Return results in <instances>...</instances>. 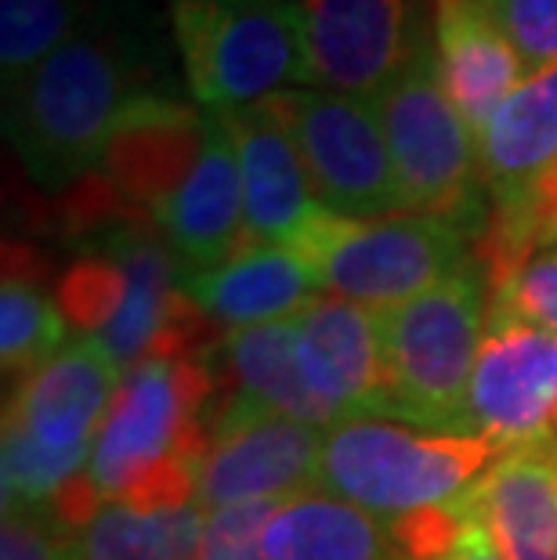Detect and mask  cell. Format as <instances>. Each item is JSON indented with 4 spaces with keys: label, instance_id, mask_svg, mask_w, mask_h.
Masks as SVG:
<instances>
[{
    "label": "cell",
    "instance_id": "cell-2",
    "mask_svg": "<svg viewBox=\"0 0 557 560\" xmlns=\"http://www.w3.org/2000/svg\"><path fill=\"white\" fill-rule=\"evenodd\" d=\"M210 354L130 365L116 390L84 481L102 503H193L210 448L204 405L214 390Z\"/></svg>",
    "mask_w": 557,
    "mask_h": 560
},
{
    "label": "cell",
    "instance_id": "cell-31",
    "mask_svg": "<svg viewBox=\"0 0 557 560\" xmlns=\"http://www.w3.org/2000/svg\"><path fill=\"white\" fill-rule=\"evenodd\" d=\"M438 560H503V553L496 550L492 535L481 528V521L471 514L464 535H460V542L445 557H438Z\"/></svg>",
    "mask_w": 557,
    "mask_h": 560
},
{
    "label": "cell",
    "instance_id": "cell-29",
    "mask_svg": "<svg viewBox=\"0 0 557 560\" xmlns=\"http://www.w3.org/2000/svg\"><path fill=\"white\" fill-rule=\"evenodd\" d=\"M525 69L557 66V0H485Z\"/></svg>",
    "mask_w": 557,
    "mask_h": 560
},
{
    "label": "cell",
    "instance_id": "cell-6",
    "mask_svg": "<svg viewBox=\"0 0 557 560\" xmlns=\"http://www.w3.org/2000/svg\"><path fill=\"white\" fill-rule=\"evenodd\" d=\"M503 452L492 438L434 434L362 416L326 431L318 488L395 521L413 510L456 503Z\"/></svg>",
    "mask_w": 557,
    "mask_h": 560
},
{
    "label": "cell",
    "instance_id": "cell-10",
    "mask_svg": "<svg viewBox=\"0 0 557 560\" xmlns=\"http://www.w3.org/2000/svg\"><path fill=\"white\" fill-rule=\"evenodd\" d=\"M326 431L235 395L210 420V448L199 467L196 503L207 510L235 503H282L318 488Z\"/></svg>",
    "mask_w": 557,
    "mask_h": 560
},
{
    "label": "cell",
    "instance_id": "cell-22",
    "mask_svg": "<svg viewBox=\"0 0 557 560\" xmlns=\"http://www.w3.org/2000/svg\"><path fill=\"white\" fill-rule=\"evenodd\" d=\"M207 506L113 499L80 532V560H196Z\"/></svg>",
    "mask_w": 557,
    "mask_h": 560
},
{
    "label": "cell",
    "instance_id": "cell-16",
    "mask_svg": "<svg viewBox=\"0 0 557 560\" xmlns=\"http://www.w3.org/2000/svg\"><path fill=\"white\" fill-rule=\"evenodd\" d=\"M503 560H557V445L507 448L464 492Z\"/></svg>",
    "mask_w": 557,
    "mask_h": 560
},
{
    "label": "cell",
    "instance_id": "cell-20",
    "mask_svg": "<svg viewBox=\"0 0 557 560\" xmlns=\"http://www.w3.org/2000/svg\"><path fill=\"white\" fill-rule=\"evenodd\" d=\"M260 550L265 560H402L391 521L323 488L282 499L260 532Z\"/></svg>",
    "mask_w": 557,
    "mask_h": 560
},
{
    "label": "cell",
    "instance_id": "cell-12",
    "mask_svg": "<svg viewBox=\"0 0 557 560\" xmlns=\"http://www.w3.org/2000/svg\"><path fill=\"white\" fill-rule=\"evenodd\" d=\"M152 221L160 224L182 279L207 276L246 249L235 141L218 109L204 113V141H199L193 171L167 199L152 207Z\"/></svg>",
    "mask_w": 557,
    "mask_h": 560
},
{
    "label": "cell",
    "instance_id": "cell-5",
    "mask_svg": "<svg viewBox=\"0 0 557 560\" xmlns=\"http://www.w3.org/2000/svg\"><path fill=\"white\" fill-rule=\"evenodd\" d=\"M406 213L460 224L474 243L489 213L481 210V156L471 124L438 77L434 37L417 30L409 58L373 98Z\"/></svg>",
    "mask_w": 557,
    "mask_h": 560
},
{
    "label": "cell",
    "instance_id": "cell-23",
    "mask_svg": "<svg viewBox=\"0 0 557 560\" xmlns=\"http://www.w3.org/2000/svg\"><path fill=\"white\" fill-rule=\"evenodd\" d=\"M224 369L235 376L240 395L260 401L271 412H282L290 420H301L318 431L337 427L326 405L318 401L301 380L298 354H293V322H268V326L232 329L224 332L221 348Z\"/></svg>",
    "mask_w": 557,
    "mask_h": 560
},
{
    "label": "cell",
    "instance_id": "cell-15",
    "mask_svg": "<svg viewBox=\"0 0 557 560\" xmlns=\"http://www.w3.org/2000/svg\"><path fill=\"white\" fill-rule=\"evenodd\" d=\"M307 62L323 91L376 98L409 58V0H298Z\"/></svg>",
    "mask_w": 557,
    "mask_h": 560
},
{
    "label": "cell",
    "instance_id": "cell-26",
    "mask_svg": "<svg viewBox=\"0 0 557 560\" xmlns=\"http://www.w3.org/2000/svg\"><path fill=\"white\" fill-rule=\"evenodd\" d=\"M489 312L557 337V246L536 249L529 260L489 290Z\"/></svg>",
    "mask_w": 557,
    "mask_h": 560
},
{
    "label": "cell",
    "instance_id": "cell-17",
    "mask_svg": "<svg viewBox=\"0 0 557 560\" xmlns=\"http://www.w3.org/2000/svg\"><path fill=\"white\" fill-rule=\"evenodd\" d=\"M434 22L438 77L474 138L525 80V62L503 37L485 0H423Z\"/></svg>",
    "mask_w": 557,
    "mask_h": 560
},
{
    "label": "cell",
    "instance_id": "cell-30",
    "mask_svg": "<svg viewBox=\"0 0 557 560\" xmlns=\"http://www.w3.org/2000/svg\"><path fill=\"white\" fill-rule=\"evenodd\" d=\"M279 503H235L207 510L204 542L196 560H265L260 532Z\"/></svg>",
    "mask_w": 557,
    "mask_h": 560
},
{
    "label": "cell",
    "instance_id": "cell-1",
    "mask_svg": "<svg viewBox=\"0 0 557 560\" xmlns=\"http://www.w3.org/2000/svg\"><path fill=\"white\" fill-rule=\"evenodd\" d=\"M156 51L146 4L94 0L58 51L4 94V135L40 192H66L98 171L124 116L149 98Z\"/></svg>",
    "mask_w": 557,
    "mask_h": 560
},
{
    "label": "cell",
    "instance_id": "cell-21",
    "mask_svg": "<svg viewBox=\"0 0 557 560\" xmlns=\"http://www.w3.org/2000/svg\"><path fill=\"white\" fill-rule=\"evenodd\" d=\"M478 156L492 202L518 196L557 160V66L521 80L478 130Z\"/></svg>",
    "mask_w": 557,
    "mask_h": 560
},
{
    "label": "cell",
    "instance_id": "cell-7",
    "mask_svg": "<svg viewBox=\"0 0 557 560\" xmlns=\"http://www.w3.org/2000/svg\"><path fill=\"white\" fill-rule=\"evenodd\" d=\"M188 91L207 109H240L312 88L298 0H167Z\"/></svg>",
    "mask_w": 557,
    "mask_h": 560
},
{
    "label": "cell",
    "instance_id": "cell-14",
    "mask_svg": "<svg viewBox=\"0 0 557 560\" xmlns=\"http://www.w3.org/2000/svg\"><path fill=\"white\" fill-rule=\"evenodd\" d=\"M290 322L301 380L337 423L362 420V416H373V420L387 416L376 312L318 293Z\"/></svg>",
    "mask_w": 557,
    "mask_h": 560
},
{
    "label": "cell",
    "instance_id": "cell-28",
    "mask_svg": "<svg viewBox=\"0 0 557 560\" xmlns=\"http://www.w3.org/2000/svg\"><path fill=\"white\" fill-rule=\"evenodd\" d=\"M0 560H80V532L58 521L51 506L4 510Z\"/></svg>",
    "mask_w": 557,
    "mask_h": 560
},
{
    "label": "cell",
    "instance_id": "cell-11",
    "mask_svg": "<svg viewBox=\"0 0 557 560\" xmlns=\"http://www.w3.org/2000/svg\"><path fill=\"white\" fill-rule=\"evenodd\" d=\"M464 434L503 448L557 445V337L489 312Z\"/></svg>",
    "mask_w": 557,
    "mask_h": 560
},
{
    "label": "cell",
    "instance_id": "cell-9",
    "mask_svg": "<svg viewBox=\"0 0 557 560\" xmlns=\"http://www.w3.org/2000/svg\"><path fill=\"white\" fill-rule=\"evenodd\" d=\"M318 202L355 221L406 213L395 163L373 98L298 88L276 94Z\"/></svg>",
    "mask_w": 557,
    "mask_h": 560
},
{
    "label": "cell",
    "instance_id": "cell-13",
    "mask_svg": "<svg viewBox=\"0 0 557 560\" xmlns=\"http://www.w3.org/2000/svg\"><path fill=\"white\" fill-rule=\"evenodd\" d=\"M235 141L243 185L246 246H298L326 207L318 202L304 156L276 98L218 109Z\"/></svg>",
    "mask_w": 557,
    "mask_h": 560
},
{
    "label": "cell",
    "instance_id": "cell-24",
    "mask_svg": "<svg viewBox=\"0 0 557 560\" xmlns=\"http://www.w3.org/2000/svg\"><path fill=\"white\" fill-rule=\"evenodd\" d=\"M62 340V307L44 293L33 271L8 260L4 285H0V365H4V376L15 373L22 380L33 373L66 348Z\"/></svg>",
    "mask_w": 557,
    "mask_h": 560
},
{
    "label": "cell",
    "instance_id": "cell-18",
    "mask_svg": "<svg viewBox=\"0 0 557 560\" xmlns=\"http://www.w3.org/2000/svg\"><path fill=\"white\" fill-rule=\"evenodd\" d=\"M182 290L229 332L287 322L323 293L312 265L290 246H246L229 265L182 279Z\"/></svg>",
    "mask_w": 557,
    "mask_h": 560
},
{
    "label": "cell",
    "instance_id": "cell-4",
    "mask_svg": "<svg viewBox=\"0 0 557 560\" xmlns=\"http://www.w3.org/2000/svg\"><path fill=\"white\" fill-rule=\"evenodd\" d=\"M478 271H456L402 307L376 312L387 420L434 434H464L467 390L489 322Z\"/></svg>",
    "mask_w": 557,
    "mask_h": 560
},
{
    "label": "cell",
    "instance_id": "cell-8",
    "mask_svg": "<svg viewBox=\"0 0 557 560\" xmlns=\"http://www.w3.org/2000/svg\"><path fill=\"white\" fill-rule=\"evenodd\" d=\"M471 235L453 221L398 213L355 221L323 210L298 254L312 265L318 290L370 312H391L467 268Z\"/></svg>",
    "mask_w": 557,
    "mask_h": 560
},
{
    "label": "cell",
    "instance_id": "cell-3",
    "mask_svg": "<svg viewBox=\"0 0 557 560\" xmlns=\"http://www.w3.org/2000/svg\"><path fill=\"white\" fill-rule=\"evenodd\" d=\"M124 369L94 337L66 343L15 384L4 401L0 492L4 510L47 506L88 470Z\"/></svg>",
    "mask_w": 557,
    "mask_h": 560
},
{
    "label": "cell",
    "instance_id": "cell-25",
    "mask_svg": "<svg viewBox=\"0 0 557 560\" xmlns=\"http://www.w3.org/2000/svg\"><path fill=\"white\" fill-rule=\"evenodd\" d=\"M94 0H0V80L19 91L62 47Z\"/></svg>",
    "mask_w": 557,
    "mask_h": 560
},
{
    "label": "cell",
    "instance_id": "cell-19",
    "mask_svg": "<svg viewBox=\"0 0 557 560\" xmlns=\"http://www.w3.org/2000/svg\"><path fill=\"white\" fill-rule=\"evenodd\" d=\"M199 141H204V116H193L185 105L149 94L124 116L105 149V185L152 210L193 171Z\"/></svg>",
    "mask_w": 557,
    "mask_h": 560
},
{
    "label": "cell",
    "instance_id": "cell-27",
    "mask_svg": "<svg viewBox=\"0 0 557 560\" xmlns=\"http://www.w3.org/2000/svg\"><path fill=\"white\" fill-rule=\"evenodd\" d=\"M124 301V268L109 254H91L80 265L69 268V276L58 285V307L66 322L84 337H98L109 326L116 307Z\"/></svg>",
    "mask_w": 557,
    "mask_h": 560
}]
</instances>
